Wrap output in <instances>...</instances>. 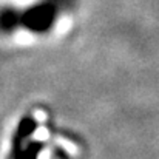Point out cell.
<instances>
[{"instance_id":"cell-1","label":"cell","mask_w":159,"mask_h":159,"mask_svg":"<svg viewBox=\"0 0 159 159\" xmlns=\"http://www.w3.org/2000/svg\"><path fill=\"white\" fill-rule=\"evenodd\" d=\"M37 12H39V14L36 16L37 20H45V19H47V16H43V14H45V9H40V8H39ZM25 19H33V22H34V11L31 9V11L28 12V16H25ZM33 22H31V25H33Z\"/></svg>"}]
</instances>
